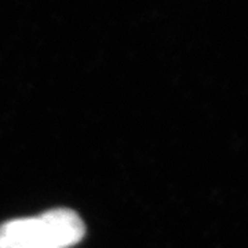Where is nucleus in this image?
I'll return each instance as SVG.
<instances>
[{"mask_svg":"<svg viewBox=\"0 0 248 248\" xmlns=\"http://www.w3.org/2000/svg\"><path fill=\"white\" fill-rule=\"evenodd\" d=\"M86 226L69 208L18 218L0 225V248H71L84 237Z\"/></svg>","mask_w":248,"mask_h":248,"instance_id":"nucleus-1","label":"nucleus"}]
</instances>
